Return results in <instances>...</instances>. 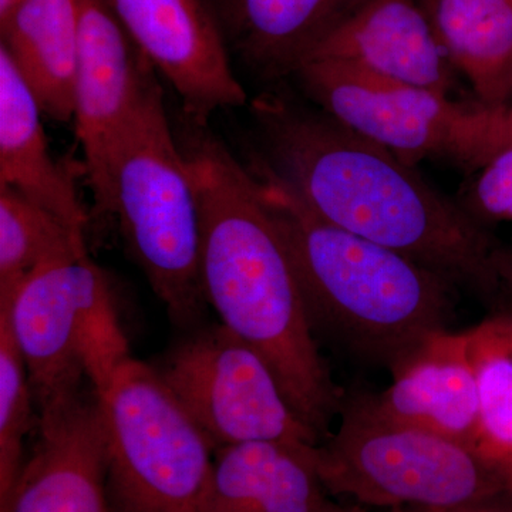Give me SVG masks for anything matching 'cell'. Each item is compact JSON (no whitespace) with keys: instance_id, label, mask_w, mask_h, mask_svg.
<instances>
[{"instance_id":"cell-1","label":"cell","mask_w":512,"mask_h":512,"mask_svg":"<svg viewBox=\"0 0 512 512\" xmlns=\"http://www.w3.org/2000/svg\"><path fill=\"white\" fill-rule=\"evenodd\" d=\"M252 113L261 156L251 168L323 221L399 252L485 302L498 298L501 248L413 165L279 94L259 97Z\"/></svg>"},{"instance_id":"cell-2","label":"cell","mask_w":512,"mask_h":512,"mask_svg":"<svg viewBox=\"0 0 512 512\" xmlns=\"http://www.w3.org/2000/svg\"><path fill=\"white\" fill-rule=\"evenodd\" d=\"M201 220L205 299L221 323L261 353L293 412L326 439L343 397L322 357L301 284L262 185L208 124L175 128Z\"/></svg>"},{"instance_id":"cell-3","label":"cell","mask_w":512,"mask_h":512,"mask_svg":"<svg viewBox=\"0 0 512 512\" xmlns=\"http://www.w3.org/2000/svg\"><path fill=\"white\" fill-rule=\"evenodd\" d=\"M252 173L291 254L313 332L322 330L357 359L392 372L450 330L456 289L450 282L323 221L284 185Z\"/></svg>"},{"instance_id":"cell-4","label":"cell","mask_w":512,"mask_h":512,"mask_svg":"<svg viewBox=\"0 0 512 512\" xmlns=\"http://www.w3.org/2000/svg\"><path fill=\"white\" fill-rule=\"evenodd\" d=\"M109 218L177 326L191 328L208 305L201 276L197 192L154 84L111 163Z\"/></svg>"},{"instance_id":"cell-5","label":"cell","mask_w":512,"mask_h":512,"mask_svg":"<svg viewBox=\"0 0 512 512\" xmlns=\"http://www.w3.org/2000/svg\"><path fill=\"white\" fill-rule=\"evenodd\" d=\"M339 427L312 447L328 494L362 507L446 508L512 491L477 448L384 419L363 394L343 399Z\"/></svg>"},{"instance_id":"cell-6","label":"cell","mask_w":512,"mask_h":512,"mask_svg":"<svg viewBox=\"0 0 512 512\" xmlns=\"http://www.w3.org/2000/svg\"><path fill=\"white\" fill-rule=\"evenodd\" d=\"M94 392L111 510L200 512L215 447L156 367L130 356Z\"/></svg>"},{"instance_id":"cell-7","label":"cell","mask_w":512,"mask_h":512,"mask_svg":"<svg viewBox=\"0 0 512 512\" xmlns=\"http://www.w3.org/2000/svg\"><path fill=\"white\" fill-rule=\"evenodd\" d=\"M0 305L9 309L39 412L79 396L84 376L99 389L130 357L109 282L89 255L40 266Z\"/></svg>"},{"instance_id":"cell-8","label":"cell","mask_w":512,"mask_h":512,"mask_svg":"<svg viewBox=\"0 0 512 512\" xmlns=\"http://www.w3.org/2000/svg\"><path fill=\"white\" fill-rule=\"evenodd\" d=\"M156 369L215 451L254 441L320 443L261 353L222 323L192 333Z\"/></svg>"},{"instance_id":"cell-9","label":"cell","mask_w":512,"mask_h":512,"mask_svg":"<svg viewBox=\"0 0 512 512\" xmlns=\"http://www.w3.org/2000/svg\"><path fill=\"white\" fill-rule=\"evenodd\" d=\"M303 92L343 127L416 165L451 158L464 107L446 94L380 76L342 60H309L293 74Z\"/></svg>"},{"instance_id":"cell-10","label":"cell","mask_w":512,"mask_h":512,"mask_svg":"<svg viewBox=\"0 0 512 512\" xmlns=\"http://www.w3.org/2000/svg\"><path fill=\"white\" fill-rule=\"evenodd\" d=\"M79 64L74 89V127L94 207L110 215L111 163L157 72L134 45L104 0H76Z\"/></svg>"},{"instance_id":"cell-11","label":"cell","mask_w":512,"mask_h":512,"mask_svg":"<svg viewBox=\"0 0 512 512\" xmlns=\"http://www.w3.org/2000/svg\"><path fill=\"white\" fill-rule=\"evenodd\" d=\"M134 45L180 97L183 114L208 124L247 104L211 0H104Z\"/></svg>"},{"instance_id":"cell-12","label":"cell","mask_w":512,"mask_h":512,"mask_svg":"<svg viewBox=\"0 0 512 512\" xmlns=\"http://www.w3.org/2000/svg\"><path fill=\"white\" fill-rule=\"evenodd\" d=\"M35 450L0 512H113L106 441L96 397L40 412Z\"/></svg>"},{"instance_id":"cell-13","label":"cell","mask_w":512,"mask_h":512,"mask_svg":"<svg viewBox=\"0 0 512 512\" xmlns=\"http://www.w3.org/2000/svg\"><path fill=\"white\" fill-rule=\"evenodd\" d=\"M315 59L353 63L446 96L450 89L451 63L416 0H360L309 60Z\"/></svg>"},{"instance_id":"cell-14","label":"cell","mask_w":512,"mask_h":512,"mask_svg":"<svg viewBox=\"0 0 512 512\" xmlns=\"http://www.w3.org/2000/svg\"><path fill=\"white\" fill-rule=\"evenodd\" d=\"M390 373L383 393L365 396L377 414L477 448L478 387L467 332L433 336Z\"/></svg>"},{"instance_id":"cell-15","label":"cell","mask_w":512,"mask_h":512,"mask_svg":"<svg viewBox=\"0 0 512 512\" xmlns=\"http://www.w3.org/2000/svg\"><path fill=\"white\" fill-rule=\"evenodd\" d=\"M360 0H211L231 52L265 79L293 76Z\"/></svg>"},{"instance_id":"cell-16","label":"cell","mask_w":512,"mask_h":512,"mask_svg":"<svg viewBox=\"0 0 512 512\" xmlns=\"http://www.w3.org/2000/svg\"><path fill=\"white\" fill-rule=\"evenodd\" d=\"M42 114L35 94L0 45V185L25 195L86 237L89 217L70 170L50 153Z\"/></svg>"},{"instance_id":"cell-17","label":"cell","mask_w":512,"mask_h":512,"mask_svg":"<svg viewBox=\"0 0 512 512\" xmlns=\"http://www.w3.org/2000/svg\"><path fill=\"white\" fill-rule=\"evenodd\" d=\"M312 447L254 441L218 448L200 512L322 510L329 497L313 467Z\"/></svg>"},{"instance_id":"cell-18","label":"cell","mask_w":512,"mask_h":512,"mask_svg":"<svg viewBox=\"0 0 512 512\" xmlns=\"http://www.w3.org/2000/svg\"><path fill=\"white\" fill-rule=\"evenodd\" d=\"M0 36L43 113L62 123L73 120L79 64L76 0H23L0 26Z\"/></svg>"},{"instance_id":"cell-19","label":"cell","mask_w":512,"mask_h":512,"mask_svg":"<svg viewBox=\"0 0 512 512\" xmlns=\"http://www.w3.org/2000/svg\"><path fill=\"white\" fill-rule=\"evenodd\" d=\"M448 62L456 66L481 106L512 100V0H424Z\"/></svg>"},{"instance_id":"cell-20","label":"cell","mask_w":512,"mask_h":512,"mask_svg":"<svg viewBox=\"0 0 512 512\" xmlns=\"http://www.w3.org/2000/svg\"><path fill=\"white\" fill-rule=\"evenodd\" d=\"M477 377V448L512 484V313L467 330Z\"/></svg>"},{"instance_id":"cell-21","label":"cell","mask_w":512,"mask_h":512,"mask_svg":"<svg viewBox=\"0 0 512 512\" xmlns=\"http://www.w3.org/2000/svg\"><path fill=\"white\" fill-rule=\"evenodd\" d=\"M89 255L86 237L8 185H0V296L40 266Z\"/></svg>"},{"instance_id":"cell-22","label":"cell","mask_w":512,"mask_h":512,"mask_svg":"<svg viewBox=\"0 0 512 512\" xmlns=\"http://www.w3.org/2000/svg\"><path fill=\"white\" fill-rule=\"evenodd\" d=\"M33 393L28 369L10 322L0 305V511L8 507L22 473L23 440L32 424Z\"/></svg>"},{"instance_id":"cell-23","label":"cell","mask_w":512,"mask_h":512,"mask_svg":"<svg viewBox=\"0 0 512 512\" xmlns=\"http://www.w3.org/2000/svg\"><path fill=\"white\" fill-rule=\"evenodd\" d=\"M512 147V103L464 110L458 121L451 158L481 168L495 154Z\"/></svg>"},{"instance_id":"cell-24","label":"cell","mask_w":512,"mask_h":512,"mask_svg":"<svg viewBox=\"0 0 512 512\" xmlns=\"http://www.w3.org/2000/svg\"><path fill=\"white\" fill-rule=\"evenodd\" d=\"M467 211L478 221L512 224V147L495 154L480 168L468 192Z\"/></svg>"},{"instance_id":"cell-25","label":"cell","mask_w":512,"mask_h":512,"mask_svg":"<svg viewBox=\"0 0 512 512\" xmlns=\"http://www.w3.org/2000/svg\"><path fill=\"white\" fill-rule=\"evenodd\" d=\"M387 512H512V491L491 495L471 503L446 508L406 507Z\"/></svg>"},{"instance_id":"cell-26","label":"cell","mask_w":512,"mask_h":512,"mask_svg":"<svg viewBox=\"0 0 512 512\" xmlns=\"http://www.w3.org/2000/svg\"><path fill=\"white\" fill-rule=\"evenodd\" d=\"M498 268H500L504 285L510 286L512 289V251L501 248L500 255H498Z\"/></svg>"},{"instance_id":"cell-27","label":"cell","mask_w":512,"mask_h":512,"mask_svg":"<svg viewBox=\"0 0 512 512\" xmlns=\"http://www.w3.org/2000/svg\"><path fill=\"white\" fill-rule=\"evenodd\" d=\"M318 512H366L362 505L357 504H339L329 500L325 507Z\"/></svg>"},{"instance_id":"cell-28","label":"cell","mask_w":512,"mask_h":512,"mask_svg":"<svg viewBox=\"0 0 512 512\" xmlns=\"http://www.w3.org/2000/svg\"><path fill=\"white\" fill-rule=\"evenodd\" d=\"M22 2L23 0H0V26L8 22L10 16Z\"/></svg>"},{"instance_id":"cell-29","label":"cell","mask_w":512,"mask_h":512,"mask_svg":"<svg viewBox=\"0 0 512 512\" xmlns=\"http://www.w3.org/2000/svg\"><path fill=\"white\" fill-rule=\"evenodd\" d=\"M510 103H512V100L510 101Z\"/></svg>"}]
</instances>
